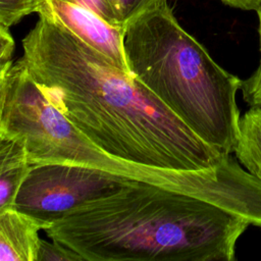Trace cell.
<instances>
[{
  "label": "cell",
  "mask_w": 261,
  "mask_h": 261,
  "mask_svg": "<svg viewBox=\"0 0 261 261\" xmlns=\"http://www.w3.org/2000/svg\"><path fill=\"white\" fill-rule=\"evenodd\" d=\"M0 134L23 142L31 165L82 166L192 197L197 196L202 187L198 171L140 166L101 150L50 104L20 58L8 70Z\"/></svg>",
  "instance_id": "obj_4"
},
{
  "label": "cell",
  "mask_w": 261,
  "mask_h": 261,
  "mask_svg": "<svg viewBox=\"0 0 261 261\" xmlns=\"http://www.w3.org/2000/svg\"><path fill=\"white\" fill-rule=\"evenodd\" d=\"M122 43L129 73L207 144L231 154L242 81L179 25L167 0L126 22Z\"/></svg>",
  "instance_id": "obj_3"
},
{
  "label": "cell",
  "mask_w": 261,
  "mask_h": 261,
  "mask_svg": "<svg viewBox=\"0 0 261 261\" xmlns=\"http://www.w3.org/2000/svg\"><path fill=\"white\" fill-rule=\"evenodd\" d=\"M35 9L36 0H0V24L10 28Z\"/></svg>",
  "instance_id": "obj_10"
},
{
  "label": "cell",
  "mask_w": 261,
  "mask_h": 261,
  "mask_svg": "<svg viewBox=\"0 0 261 261\" xmlns=\"http://www.w3.org/2000/svg\"><path fill=\"white\" fill-rule=\"evenodd\" d=\"M244 100L250 106H261V67L258 68L241 86Z\"/></svg>",
  "instance_id": "obj_13"
},
{
  "label": "cell",
  "mask_w": 261,
  "mask_h": 261,
  "mask_svg": "<svg viewBox=\"0 0 261 261\" xmlns=\"http://www.w3.org/2000/svg\"><path fill=\"white\" fill-rule=\"evenodd\" d=\"M14 50V40L8 28L0 24V62L11 60Z\"/></svg>",
  "instance_id": "obj_15"
},
{
  "label": "cell",
  "mask_w": 261,
  "mask_h": 261,
  "mask_svg": "<svg viewBox=\"0 0 261 261\" xmlns=\"http://www.w3.org/2000/svg\"><path fill=\"white\" fill-rule=\"evenodd\" d=\"M223 3L243 10H257L261 0H220Z\"/></svg>",
  "instance_id": "obj_17"
},
{
  "label": "cell",
  "mask_w": 261,
  "mask_h": 261,
  "mask_svg": "<svg viewBox=\"0 0 261 261\" xmlns=\"http://www.w3.org/2000/svg\"><path fill=\"white\" fill-rule=\"evenodd\" d=\"M30 167L23 142L0 134V211L14 207Z\"/></svg>",
  "instance_id": "obj_8"
},
{
  "label": "cell",
  "mask_w": 261,
  "mask_h": 261,
  "mask_svg": "<svg viewBox=\"0 0 261 261\" xmlns=\"http://www.w3.org/2000/svg\"><path fill=\"white\" fill-rule=\"evenodd\" d=\"M47 226L14 207L0 211V261H36L39 232Z\"/></svg>",
  "instance_id": "obj_7"
},
{
  "label": "cell",
  "mask_w": 261,
  "mask_h": 261,
  "mask_svg": "<svg viewBox=\"0 0 261 261\" xmlns=\"http://www.w3.org/2000/svg\"><path fill=\"white\" fill-rule=\"evenodd\" d=\"M12 65V60L0 62V121L2 117L5 96H6V85H7V74L8 70Z\"/></svg>",
  "instance_id": "obj_16"
},
{
  "label": "cell",
  "mask_w": 261,
  "mask_h": 261,
  "mask_svg": "<svg viewBox=\"0 0 261 261\" xmlns=\"http://www.w3.org/2000/svg\"><path fill=\"white\" fill-rule=\"evenodd\" d=\"M70 1L90 9L91 11H93L96 14H98L99 16H101L104 20H106L110 24H112L114 27L123 28L119 23L116 15L114 14V12H113L111 6L109 5V3L107 2V0H70Z\"/></svg>",
  "instance_id": "obj_14"
},
{
  "label": "cell",
  "mask_w": 261,
  "mask_h": 261,
  "mask_svg": "<svg viewBox=\"0 0 261 261\" xmlns=\"http://www.w3.org/2000/svg\"><path fill=\"white\" fill-rule=\"evenodd\" d=\"M258 13V17H259V39H260V52H261V3L258 7V9L256 10ZM259 66L261 67V57H260V63Z\"/></svg>",
  "instance_id": "obj_18"
},
{
  "label": "cell",
  "mask_w": 261,
  "mask_h": 261,
  "mask_svg": "<svg viewBox=\"0 0 261 261\" xmlns=\"http://www.w3.org/2000/svg\"><path fill=\"white\" fill-rule=\"evenodd\" d=\"M128 179L75 165L33 164L17 192L14 208L49 225L81 204L114 192Z\"/></svg>",
  "instance_id": "obj_5"
},
{
  "label": "cell",
  "mask_w": 261,
  "mask_h": 261,
  "mask_svg": "<svg viewBox=\"0 0 261 261\" xmlns=\"http://www.w3.org/2000/svg\"><path fill=\"white\" fill-rule=\"evenodd\" d=\"M20 58L46 99L97 147L136 165L209 170L223 154L129 72L40 16Z\"/></svg>",
  "instance_id": "obj_1"
},
{
  "label": "cell",
  "mask_w": 261,
  "mask_h": 261,
  "mask_svg": "<svg viewBox=\"0 0 261 261\" xmlns=\"http://www.w3.org/2000/svg\"><path fill=\"white\" fill-rule=\"evenodd\" d=\"M233 153L246 170L261 180V106H251L240 116Z\"/></svg>",
  "instance_id": "obj_9"
},
{
  "label": "cell",
  "mask_w": 261,
  "mask_h": 261,
  "mask_svg": "<svg viewBox=\"0 0 261 261\" xmlns=\"http://www.w3.org/2000/svg\"><path fill=\"white\" fill-rule=\"evenodd\" d=\"M36 261H84V259L68 247L51 240H40Z\"/></svg>",
  "instance_id": "obj_11"
},
{
  "label": "cell",
  "mask_w": 261,
  "mask_h": 261,
  "mask_svg": "<svg viewBox=\"0 0 261 261\" xmlns=\"http://www.w3.org/2000/svg\"><path fill=\"white\" fill-rule=\"evenodd\" d=\"M35 12L63 28L124 71L123 28L114 27L90 9L70 0H36Z\"/></svg>",
  "instance_id": "obj_6"
},
{
  "label": "cell",
  "mask_w": 261,
  "mask_h": 261,
  "mask_svg": "<svg viewBox=\"0 0 261 261\" xmlns=\"http://www.w3.org/2000/svg\"><path fill=\"white\" fill-rule=\"evenodd\" d=\"M250 223L217 205L128 179L45 231L84 261H232Z\"/></svg>",
  "instance_id": "obj_2"
},
{
  "label": "cell",
  "mask_w": 261,
  "mask_h": 261,
  "mask_svg": "<svg viewBox=\"0 0 261 261\" xmlns=\"http://www.w3.org/2000/svg\"><path fill=\"white\" fill-rule=\"evenodd\" d=\"M158 0H107L121 27L154 5Z\"/></svg>",
  "instance_id": "obj_12"
}]
</instances>
